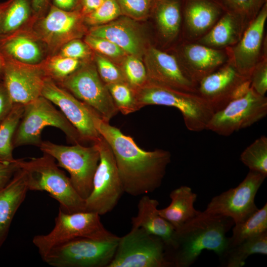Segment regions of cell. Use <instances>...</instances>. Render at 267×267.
I'll return each instance as SVG.
<instances>
[{"mask_svg": "<svg viewBox=\"0 0 267 267\" xmlns=\"http://www.w3.org/2000/svg\"><path fill=\"white\" fill-rule=\"evenodd\" d=\"M120 7L116 0H105L93 11L86 15V20L90 24L103 25L113 21L121 14Z\"/></svg>", "mask_w": 267, "mask_h": 267, "instance_id": "cell-38", "label": "cell"}, {"mask_svg": "<svg viewBox=\"0 0 267 267\" xmlns=\"http://www.w3.org/2000/svg\"><path fill=\"white\" fill-rule=\"evenodd\" d=\"M267 114V98L259 94L251 87L246 94L214 112L206 130L228 136L252 126Z\"/></svg>", "mask_w": 267, "mask_h": 267, "instance_id": "cell-11", "label": "cell"}, {"mask_svg": "<svg viewBox=\"0 0 267 267\" xmlns=\"http://www.w3.org/2000/svg\"><path fill=\"white\" fill-rule=\"evenodd\" d=\"M33 11L31 0H9L0 17V37L13 33L28 20Z\"/></svg>", "mask_w": 267, "mask_h": 267, "instance_id": "cell-30", "label": "cell"}, {"mask_svg": "<svg viewBox=\"0 0 267 267\" xmlns=\"http://www.w3.org/2000/svg\"><path fill=\"white\" fill-rule=\"evenodd\" d=\"M241 162L250 171L267 176V137L262 135L247 146L240 155Z\"/></svg>", "mask_w": 267, "mask_h": 267, "instance_id": "cell-33", "label": "cell"}, {"mask_svg": "<svg viewBox=\"0 0 267 267\" xmlns=\"http://www.w3.org/2000/svg\"><path fill=\"white\" fill-rule=\"evenodd\" d=\"M157 200L146 194L142 195L137 204V215L132 218V227L141 228L148 233L160 237L167 247L172 242L175 229L160 215Z\"/></svg>", "mask_w": 267, "mask_h": 267, "instance_id": "cell-25", "label": "cell"}, {"mask_svg": "<svg viewBox=\"0 0 267 267\" xmlns=\"http://www.w3.org/2000/svg\"><path fill=\"white\" fill-rule=\"evenodd\" d=\"M5 4V2L2 3L0 4V17L1 15V14L3 10V8L4 7Z\"/></svg>", "mask_w": 267, "mask_h": 267, "instance_id": "cell-50", "label": "cell"}, {"mask_svg": "<svg viewBox=\"0 0 267 267\" xmlns=\"http://www.w3.org/2000/svg\"><path fill=\"white\" fill-rule=\"evenodd\" d=\"M115 236L104 227L97 213H67L59 209L52 230L46 234L35 236L32 241L43 258L53 248L75 239L105 240Z\"/></svg>", "mask_w": 267, "mask_h": 267, "instance_id": "cell-6", "label": "cell"}, {"mask_svg": "<svg viewBox=\"0 0 267 267\" xmlns=\"http://www.w3.org/2000/svg\"><path fill=\"white\" fill-rule=\"evenodd\" d=\"M80 60L57 55L48 60L43 68L47 77L61 81L76 71Z\"/></svg>", "mask_w": 267, "mask_h": 267, "instance_id": "cell-37", "label": "cell"}, {"mask_svg": "<svg viewBox=\"0 0 267 267\" xmlns=\"http://www.w3.org/2000/svg\"><path fill=\"white\" fill-rule=\"evenodd\" d=\"M145 61L149 81L178 90L196 93L197 83L175 55L152 46L146 50Z\"/></svg>", "mask_w": 267, "mask_h": 267, "instance_id": "cell-18", "label": "cell"}, {"mask_svg": "<svg viewBox=\"0 0 267 267\" xmlns=\"http://www.w3.org/2000/svg\"><path fill=\"white\" fill-rule=\"evenodd\" d=\"M28 190L26 175L21 168L0 190V248L7 237L12 220Z\"/></svg>", "mask_w": 267, "mask_h": 267, "instance_id": "cell-23", "label": "cell"}, {"mask_svg": "<svg viewBox=\"0 0 267 267\" xmlns=\"http://www.w3.org/2000/svg\"><path fill=\"white\" fill-rule=\"evenodd\" d=\"M42 95L59 108L79 132L83 141L93 143L101 138L93 123L91 108L67 90L57 85L53 79L48 77L46 78Z\"/></svg>", "mask_w": 267, "mask_h": 267, "instance_id": "cell-17", "label": "cell"}, {"mask_svg": "<svg viewBox=\"0 0 267 267\" xmlns=\"http://www.w3.org/2000/svg\"><path fill=\"white\" fill-rule=\"evenodd\" d=\"M13 103L2 82H0V123L11 110Z\"/></svg>", "mask_w": 267, "mask_h": 267, "instance_id": "cell-45", "label": "cell"}, {"mask_svg": "<svg viewBox=\"0 0 267 267\" xmlns=\"http://www.w3.org/2000/svg\"><path fill=\"white\" fill-rule=\"evenodd\" d=\"M250 78L251 88L259 94L265 96L267 91V57L256 65Z\"/></svg>", "mask_w": 267, "mask_h": 267, "instance_id": "cell-42", "label": "cell"}, {"mask_svg": "<svg viewBox=\"0 0 267 267\" xmlns=\"http://www.w3.org/2000/svg\"><path fill=\"white\" fill-rule=\"evenodd\" d=\"M19 159L12 162L0 161V190L12 179L15 174L20 169Z\"/></svg>", "mask_w": 267, "mask_h": 267, "instance_id": "cell-44", "label": "cell"}, {"mask_svg": "<svg viewBox=\"0 0 267 267\" xmlns=\"http://www.w3.org/2000/svg\"><path fill=\"white\" fill-rule=\"evenodd\" d=\"M52 5L60 9L67 11H76L81 5L82 0H50Z\"/></svg>", "mask_w": 267, "mask_h": 267, "instance_id": "cell-46", "label": "cell"}, {"mask_svg": "<svg viewBox=\"0 0 267 267\" xmlns=\"http://www.w3.org/2000/svg\"><path fill=\"white\" fill-rule=\"evenodd\" d=\"M50 0H31L33 11L37 15H42L48 7Z\"/></svg>", "mask_w": 267, "mask_h": 267, "instance_id": "cell-48", "label": "cell"}, {"mask_svg": "<svg viewBox=\"0 0 267 267\" xmlns=\"http://www.w3.org/2000/svg\"><path fill=\"white\" fill-rule=\"evenodd\" d=\"M266 177L249 171L238 186L214 196L203 212L230 218L234 224L244 222L258 210L255 198Z\"/></svg>", "mask_w": 267, "mask_h": 267, "instance_id": "cell-13", "label": "cell"}, {"mask_svg": "<svg viewBox=\"0 0 267 267\" xmlns=\"http://www.w3.org/2000/svg\"><path fill=\"white\" fill-rule=\"evenodd\" d=\"M267 231V203L244 222L234 224L232 235L227 237V248Z\"/></svg>", "mask_w": 267, "mask_h": 267, "instance_id": "cell-31", "label": "cell"}, {"mask_svg": "<svg viewBox=\"0 0 267 267\" xmlns=\"http://www.w3.org/2000/svg\"><path fill=\"white\" fill-rule=\"evenodd\" d=\"M118 109L124 115H128L141 109L135 91L127 83L106 85Z\"/></svg>", "mask_w": 267, "mask_h": 267, "instance_id": "cell-34", "label": "cell"}, {"mask_svg": "<svg viewBox=\"0 0 267 267\" xmlns=\"http://www.w3.org/2000/svg\"><path fill=\"white\" fill-rule=\"evenodd\" d=\"M91 112L96 129L112 151L124 192L138 196L158 188L171 162L170 152L143 150L131 136L103 120L92 108Z\"/></svg>", "mask_w": 267, "mask_h": 267, "instance_id": "cell-1", "label": "cell"}, {"mask_svg": "<svg viewBox=\"0 0 267 267\" xmlns=\"http://www.w3.org/2000/svg\"><path fill=\"white\" fill-rule=\"evenodd\" d=\"M95 143L100 159L92 181V189L85 200L86 211L105 215L117 204L124 192L115 160L109 144L101 136Z\"/></svg>", "mask_w": 267, "mask_h": 267, "instance_id": "cell-10", "label": "cell"}, {"mask_svg": "<svg viewBox=\"0 0 267 267\" xmlns=\"http://www.w3.org/2000/svg\"><path fill=\"white\" fill-rule=\"evenodd\" d=\"M234 225L228 217L203 212L175 230L172 243L166 247L167 260L174 267H189L204 250L219 257L227 247L226 233Z\"/></svg>", "mask_w": 267, "mask_h": 267, "instance_id": "cell-2", "label": "cell"}, {"mask_svg": "<svg viewBox=\"0 0 267 267\" xmlns=\"http://www.w3.org/2000/svg\"><path fill=\"white\" fill-rule=\"evenodd\" d=\"M105 0H82V13L87 15L97 9Z\"/></svg>", "mask_w": 267, "mask_h": 267, "instance_id": "cell-47", "label": "cell"}, {"mask_svg": "<svg viewBox=\"0 0 267 267\" xmlns=\"http://www.w3.org/2000/svg\"><path fill=\"white\" fill-rule=\"evenodd\" d=\"M170 197V204L165 208L158 209V212L172 225L175 230L201 213L194 208L197 194L188 186L181 185L173 190Z\"/></svg>", "mask_w": 267, "mask_h": 267, "instance_id": "cell-26", "label": "cell"}, {"mask_svg": "<svg viewBox=\"0 0 267 267\" xmlns=\"http://www.w3.org/2000/svg\"><path fill=\"white\" fill-rule=\"evenodd\" d=\"M82 15L78 10L65 11L51 5L40 21L38 34L49 48L56 50L82 34Z\"/></svg>", "mask_w": 267, "mask_h": 267, "instance_id": "cell-19", "label": "cell"}, {"mask_svg": "<svg viewBox=\"0 0 267 267\" xmlns=\"http://www.w3.org/2000/svg\"><path fill=\"white\" fill-rule=\"evenodd\" d=\"M178 0H159L155 10V20L162 38L172 41L178 36L182 24V13Z\"/></svg>", "mask_w": 267, "mask_h": 267, "instance_id": "cell-29", "label": "cell"}, {"mask_svg": "<svg viewBox=\"0 0 267 267\" xmlns=\"http://www.w3.org/2000/svg\"><path fill=\"white\" fill-rule=\"evenodd\" d=\"M4 56L2 81L13 104L25 105L41 96L47 77L43 66L22 63Z\"/></svg>", "mask_w": 267, "mask_h": 267, "instance_id": "cell-16", "label": "cell"}, {"mask_svg": "<svg viewBox=\"0 0 267 267\" xmlns=\"http://www.w3.org/2000/svg\"><path fill=\"white\" fill-rule=\"evenodd\" d=\"M250 23L240 16L225 11L213 27L195 42L217 49L236 44Z\"/></svg>", "mask_w": 267, "mask_h": 267, "instance_id": "cell-24", "label": "cell"}, {"mask_svg": "<svg viewBox=\"0 0 267 267\" xmlns=\"http://www.w3.org/2000/svg\"><path fill=\"white\" fill-rule=\"evenodd\" d=\"M225 11L240 16L250 23L257 16L267 0H217Z\"/></svg>", "mask_w": 267, "mask_h": 267, "instance_id": "cell-35", "label": "cell"}, {"mask_svg": "<svg viewBox=\"0 0 267 267\" xmlns=\"http://www.w3.org/2000/svg\"><path fill=\"white\" fill-rule=\"evenodd\" d=\"M0 45L4 55L19 62L37 65L43 58V51L35 38L16 31L0 37Z\"/></svg>", "mask_w": 267, "mask_h": 267, "instance_id": "cell-27", "label": "cell"}, {"mask_svg": "<svg viewBox=\"0 0 267 267\" xmlns=\"http://www.w3.org/2000/svg\"><path fill=\"white\" fill-rule=\"evenodd\" d=\"M90 54L89 45L86 43L76 39L63 45L59 55L80 60L88 57Z\"/></svg>", "mask_w": 267, "mask_h": 267, "instance_id": "cell-43", "label": "cell"}, {"mask_svg": "<svg viewBox=\"0 0 267 267\" xmlns=\"http://www.w3.org/2000/svg\"><path fill=\"white\" fill-rule=\"evenodd\" d=\"M135 91L141 108L149 105L177 108L183 116L186 127L190 131L206 130L214 113L210 105L196 93L178 90L149 81Z\"/></svg>", "mask_w": 267, "mask_h": 267, "instance_id": "cell-4", "label": "cell"}, {"mask_svg": "<svg viewBox=\"0 0 267 267\" xmlns=\"http://www.w3.org/2000/svg\"><path fill=\"white\" fill-rule=\"evenodd\" d=\"M89 35L112 42L129 55L139 57L144 52V42L141 33L128 18L94 26Z\"/></svg>", "mask_w": 267, "mask_h": 267, "instance_id": "cell-22", "label": "cell"}, {"mask_svg": "<svg viewBox=\"0 0 267 267\" xmlns=\"http://www.w3.org/2000/svg\"><path fill=\"white\" fill-rule=\"evenodd\" d=\"M18 163L25 172L29 190L47 192L59 202V209L65 213L86 211L85 200L53 157L43 153L41 157L29 160L19 159Z\"/></svg>", "mask_w": 267, "mask_h": 267, "instance_id": "cell-3", "label": "cell"}, {"mask_svg": "<svg viewBox=\"0 0 267 267\" xmlns=\"http://www.w3.org/2000/svg\"><path fill=\"white\" fill-rule=\"evenodd\" d=\"M179 54L181 64L197 83L229 60L226 49H217L187 41L182 45Z\"/></svg>", "mask_w": 267, "mask_h": 267, "instance_id": "cell-20", "label": "cell"}, {"mask_svg": "<svg viewBox=\"0 0 267 267\" xmlns=\"http://www.w3.org/2000/svg\"><path fill=\"white\" fill-rule=\"evenodd\" d=\"M53 127L61 130L72 144L83 140L75 128L60 110L42 95L24 105V110L14 135V148L24 145L39 146L42 142L44 128Z\"/></svg>", "mask_w": 267, "mask_h": 267, "instance_id": "cell-5", "label": "cell"}, {"mask_svg": "<svg viewBox=\"0 0 267 267\" xmlns=\"http://www.w3.org/2000/svg\"><path fill=\"white\" fill-rule=\"evenodd\" d=\"M121 12L128 16L141 19L147 15L152 0H116Z\"/></svg>", "mask_w": 267, "mask_h": 267, "instance_id": "cell-41", "label": "cell"}, {"mask_svg": "<svg viewBox=\"0 0 267 267\" xmlns=\"http://www.w3.org/2000/svg\"><path fill=\"white\" fill-rule=\"evenodd\" d=\"M122 71L126 82L134 90L148 81L145 65L137 56L129 55L123 63Z\"/></svg>", "mask_w": 267, "mask_h": 267, "instance_id": "cell-36", "label": "cell"}, {"mask_svg": "<svg viewBox=\"0 0 267 267\" xmlns=\"http://www.w3.org/2000/svg\"><path fill=\"white\" fill-rule=\"evenodd\" d=\"M95 60L98 74L106 85L127 83L122 70L108 59L96 54Z\"/></svg>", "mask_w": 267, "mask_h": 267, "instance_id": "cell-39", "label": "cell"}, {"mask_svg": "<svg viewBox=\"0 0 267 267\" xmlns=\"http://www.w3.org/2000/svg\"><path fill=\"white\" fill-rule=\"evenodd\" d=\"M119 238L75 239L53 248L42 259L54 267H107L113 259Z\"/></svg>", "mask_w": 267, "mask_h": 267, "instance_id": "cell-8", "label": "cell"}, {"mask_svg": "<svg viewBox=\"0 0 267 267\" xmlns=\"http://www.w3.org/2000/svg\"><path fill=\"white\" fill-rule=\"evenodd\" d=\"M24 105L14 104L7 116L0 123V161L12 162L14 148L13 140L18 124L22 117Z\"/></svg>", "mask_w": 267, "mask_h": 267, "instance_id": "cell-32", "label": "cell"}, {"mask_svg": "<svg viewBox=\"0 0 267 267\" xmlns=\"http://www.w3.org/2000/svg\"><path fill=\"white\" fill-rule=\"evenodd\" d=\"M161 238L141 228H132L120 237L117 249L107 267H171Z\"/></svg>", "mask_w": 267, "mask_h": 267, "instance_id": "cell-9", "label": "cell"}, {"mask_svg": "<svg viewBox=\"0 0 267 267\" xmlns=\"http://www.w3.org/2000/svg\"><path fill=\"white\" fill-rule=\"evenodd\" d=\"M89 46L105 56L117 58L125 54V52L112 42L101 37L88 35L85 40Z\"/></svg>", "mask_w": 267, "mask_h": 267, "instance_id": "cell-40", "label": "cell"}, {"mask_svg": "<svg viewBox=\"0 0 267 267\" xmlns=\"http://www.w3.org/2000/svg\"><path fill=\"white\" fill-rule=\"evenodd\" d=\"M225 11L217 0H185L183 12L185 41H197Z\"/></svg>", "mask_w": 267, "mask_h": 267, "instance_id": "cell-21", "label": "cell"}, {"mask_svg": "<svg viewBox=\"0 0 267 267\" xmlns=\"http://www.w3.org/2000/svg\"><path fill=\"white\" fill-rule=\"evenodd\" d=\"M60 82L62 87L93 109L105 121L109 122L119 111L106 85L92 65L79 68Z\"/></svg>", "mask_w": 267, "mask_h": 267, "instance_id": "cell-12", "label": "cell"}, {"mask_svg": "<svg viewBox=\"0 0 267 267\" xmlns=\"http://www.w3.org/2000/svg\"><path fill=\"white\" fill-rule=\"evenodd\" d=\"M267 2L245 30L240 41L226 48L229 61L239 73L249 77L256 65L267 56L265 29Z\"/></svg>", "mask_w": 267, "mask_h": 267, "instance_id": "cell-15", "label": "cell"}, {"mask_svg": "<svg viewBox=\"0 0 267 267\" xmlns=\"http://www.w3.org/2000/svg\"><path fill=\"white\" fill-rule=\"evenodd\" d=\"M251 87L250 78L239 73L228 60L197 83L196 94L215 112L246 94Z\"/></svg>", "mask_w": 267, "mask_h": 267, "instance_id": "cell-14", "label": "cell"}, {"mask_svg": "<svg viewBox=\"0 0 267 267\" xmlns=\"http://www.w3.org/2000/svg\"><path fill=\"white\" fill-rule=\"evenodd\" d=\"M5 59L4 55L1 49L0 45V77H1L2 74L3 72L4 64H5Z\"/></svg>", "mask_w": 267, "mask_h": 267, "instance_id": "cell-49", "label": "cell"}, {"mask_svg": "<svg viewBox=\"0 0 267 267\" xmlns=\"http://www.w3.org/2000/svg\"><path fill=\"white\" fill-rule=\"evenodd\" d=\"M255 254H267V231L226 248L219 257L222 267H242L248 257Z\"/></svg>", "mask_w": 267, "mask_h": 267, "instance_id": "cell-28", "label": "cell"}, {"mask_svg": "<svg viewBox=\"0 0 267 267\" xmlns=\"http://www.w3.org/2000/svg\"><path fill=\"white\" fill-rule=\"evenodd\" d=\"M38 147L69 173L73 187L86 200L92 191L93 178L99 161L97 145L93 143L91 146H85L81 143L67 146L42 141Z\"/></svg>", "mask_w": 267, "mask_h": 267, "instance_id": "cell-7", "label": "cell"}]
</instances>
